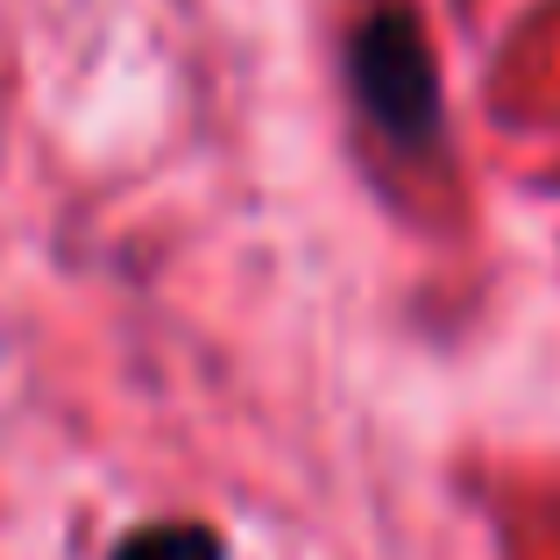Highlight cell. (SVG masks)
I'll list each match as a JSON object with an SVG mask.
<instances>
[{
	"mask_svg": "<svg viewBox=\"0 0 560 560\" xmlns=\"http://www.w3.org/2000/svg\"><path fill=\"white\" fill-rule=\"evenodd\" d=\"M341 71L362 121L405 156H447V93H440V57L411 0H376L355 14L341 43Z\"/></svg>",
	"mask_w": 560,
	"mask_h": 560,
	"instance_id": "cell-1",
	"label": "cell"
},
{
	"mask_svg": "<svg viewBox=\"0 0 560 560\" xmlns=\"http://www.w3.org/2000/svg\"><path fill=\"white\" fill-rule=\"evenodd\" d=\"M107 560H228V539L199 518H156V525L121 533Z\"/></svg>",
	"mask_w": 560,
	"mask_h": 560,
	"instance_id": "cell-2",
	"label": "cell"
}]
</instances>
